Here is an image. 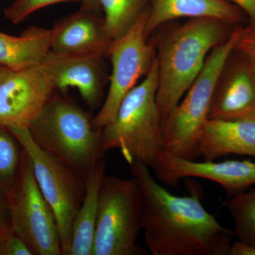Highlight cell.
Listing matches in <instances>:
<instances>
[{
    "mask_svg": "<svg viewBox=\"0 0 255 255\" xmlns=\"http://www.w3.org/2000/svg\"><path fill=\"white\" fill-rule=\"evenodd\" d=\"M130 166L141 190L142 230L152 255H230L233 233L206 211L199 191L174 195L147 166Z\"/></svg>",
    "mask_w": 255,
    "mask_h": 255,
    "instance_id": "1",
    "label": "cell"
},
{
    "mask_svg": "<svg viewBox=\"0 0 255 255\" xmlns=\"http://www.w3.org/2000/svg\"><path fill=\"white\" fill-rule=\"evenodd\" d=\"M228 25L214 18H192L161 42L156 55V98L162 123L201 73L210 53L233 31L228 32Z\"/></svg>",
    "mask_w": 255,
    "mask_h": 255,
    "instance_id": "2",
    "label": "cell"
},
{
    "mask_svg": "<svg viewBox=\"0 0 255 255\" xmlns=\"http://www.w3.org/2000/svg\"><path fill=\"white\" fill-rule=\"evenodd\" d=\"M157 83L155 59L145 78L124 97L114 118L102 129L104 153L117 149L129 165H153L163 150L162 119L156 98Z\"/></svg>",
    "mask_w": 255,
    "mask_h": 255,
    "instance_id": "3",
    "label": "cell"
},
{
    "mask_svg": "<svg viewBox=\"0 0 255 255\" xmlns=\"http://www.w3.org/2000/svg\"><path fill=\"white\" fill-rule=\"evenodd\" d=\"M28 129L43 150L85 183L104 157L102 130L85 111L62 97L53 96Z\"/></svg>",
    "mask_w": 255,
    "mask_h": 255,
    "instance_id": "4",
    "label": "cell"
},
{
    "mask_svg": "<svg viewBox=\"0 0 255 255\" xmlns=\"http://www.w3.org/2000/svg\"><path fill=\"white\" fill-rule=\"evenodd\" d=\"M241 27H236L226 40L215 47L185 95L162 123L163 150L182 158L201 157L199 139L209 119L216 85L223 68L233 53Z\"/></svg>",
    "mask_w": 255,
    "mask_h": 255,
    "instance_id": "5",
    "label": "cell"
},
{
    "mask_svg": "<svg viewBox=\"0 0 255 255\" xmlns=\"http://www.w3.org/2000/svg\"><path fill=\"white\" fill-rule=\"evenodd\" d=\"M142 194L135 178L105 176L99 193L92 255H131L142 230Z\"/></svg>",
    "mask_w": 255,
    "mask_h": 255,
    "instance_id": "6",
    "label": "cell"
},
{
    "mask_svg": "<svg viewBox=\"0 0 255 255\" xmlns=\"http://www.w3.org/2000/svg\"><path fill=\"white\" fill-rule=\"evenodd\" d=\"M31 159L38 187L55 215L62 255H69L72 228L85 197L86 183L41 148L28 128H8Z\"/></svg>",
    "mask_w": 255,
    "mask_h": 255,
    "instance_id": "7",
    "label": "cell"
},
{
    "mask_svg": "<svg viewBox=\"0 0 255 255\" xmlns=\"http://www.w3.org/2000/svg\"><path fill=\"white\" fill-rule=\"evenodd\" d=\"M11 230L33 255H61L59 230L53 210L33 173L31 159L23 148L16 185L7 194Z\"/></svg>",
    "mask_w": 255,
    "mask_h": 255,
    "instance_id": "8",
    "label": "cell"
},
{
    "mask_svg": "<svg viewBox=\"0 0 255 255\" xmlns=\"http://www.w3.org/2000/svg\"><path fill=\"white\" fill-rule=\"evenodd\" d=\"M143 13L122 36L112 41L107 54L112 63L110 88L102 108L92 119V125L102 130L114 118L124 97L150 71L156 59L153 48L147 42Z\"/></svg>",
    "mask_w": 255,
    "mask_h": 255,
    "instance_id": "9",
    "label": "cell"
},
{
    "mask_svg": "<svg viewBox=\"0 0 255 255\" xmlns=\"http://www.w3.org/2000/svg\"><path fill=\"white\" fill-rule=\"evenodd\" d=\"M151 167L166 185L173 187L183 179L201 178L219 184L231 197L255 184V162L251 160L197 162L162 150Z\"/></svg>",
    "mask_w": 255,
    "mask_h": 255,
    "instance_id": "10",
    "label": "cell"
},
{
    "mask_svg": "<svg viewBox=\"0 0 255 255\" xmlns=\"http://www.w3.org/2000/svg\"><path fill=\"white\" fill-rule=\"evenodd\" d=\"M55 90L41 64L11 71L0 83V125L28 128Z\"/></svg>",
    "mask_w": 255,
    "mask_h": 255,
    "instance_id": "11",
    "label": "cell"
},
{
    "mask_svg": "<svg viewBox=\"0 0 255 255\" xmlns=\"http://www.w3.org/2000/svg\"><path fill=\"white\" fill-rule=\"evenodd\" d=\"M236 53L235 56L233 53L230 56L220 76L209 119L236 120L255 117V73L248 60Z\"/></svg>",
    "mask_w": 255,
    "mask_h": 255,
    "instance_id": "12",
    "label": "cell"
},
{
    "mask_svg": "<svg viewBox=\"0 0 255 255\" xmlns=\"http://www.w3.org/2000/svg\"><path fill=\"white\" fill-rule=\"evenodd\" d=\"M103 56L95 54H62L49 51L41 65L55 90L75 88L90 107L100 102L105 84Z\"/></svg>",
    "mask_w": 255,
    "mask_h": 255,
    "instance_id": "13",
    "label": "cell"
},
{
    "mask_svg": "<svg viewBox=\"0 0 255 255\" xmlns=\"http://www.w3.org/2000/svg\"><path fill=\"white\" fill-rule=\"evenodd\" d=\"M85 9L64 18L50 29V51L62 54L108 53L112 40L107 35L104 19Z\"/></svg>",
    "mask_w": 255,
    "mask_h": 255,
    "instance_id": "14",
    "label": "cell"
},
{
    "mask_svg": "<svg viewBox=\"0 0 255 255\" xmlns=\"http://www.w3.org/2000/svg\"><path fill=\"white\" fill-rule=\"evenodd\" d=\"M199 147L204 160L230 155L255 157V117L208 119L201 130Z\"/></svg>",
    "mask_w": 255,
    "mask_h": 255,
    "instance_id": "15",
    "label": "cell"
},
{
    "mask_svg": "<svg viewBox=\"0 0 255 255\" xmlns=\"http://www.w3.org/2000/svg\"><path fill=\"white\" fill-rule=\"evenodd\" d=\"M243 11L227 0H151L145 34L148 36L163 23L179 18H214L228 25L238 24Z\"/></svg>",
    "mask_w": 255,
    "mask_h": 255,
    "instance_id": "16",
    "label": "cell"
},
{
    "mask_svg": "<svg viewBox=\"0 0 255 255\" xmlns=\"http://www.w3.org/2000/svg\"><path fill=\"white\" fill-rule=\"evenodd\" d=\"M50 34L36 26L18 36L0 32V65L16 71L40 65L50 50Z\"/></svg>",
    "mask_w": 255,
    "mask_h": 255,
    "instance_id": "17",
    "label": "cell"
},
{
    "mask_svg": "<svg viewBox=\"0 0 255 255\" xmlns=\"http://www.w3.org/2000/svg\"><path fill=\"white\" fill-rule=\"evenodd\" d=\"M106 160L100 159L86 182L85 197L72 228L71 246L69 255H92L97 223L99 193L105 176Z\"/></svg>",
    "mask_w": 255,
    "mask_h": 255,
    "instance_id": "18",
    "label": "cell"
},
{
    "mask_svg": "<svg viewBox=\"0 0 255 255\" xmlns=\"http://www.w3.org/2000/svg\"><path fill=\"white\" fill-rule=\"evenodd\" d=\"M105 13V27L111 40L122 36L145 11L148 0H98Z\"/></svg>",
    "mask_w": 255,
    "mask_h": 255,
    "instance_id": "19",
    "label": "cell"
},
{
    "mask_svg": "<svg viewBox=\"0 0 255 255\" xmlns=\"http://www.w3.org/2000/svg\"><path fill=\"white\" fill-rule=\"evenodd\" d=\"M226 207L234 223L238 242L255 246V188H250L228 201Z\"/></svg>",
    "mask_w": 255,
    "mask_h": 255,
    "instance_id": "20",
    "label": "cell"
},
{
    "mask_svg": "<svg viewBox=\"0 0 255 255\" xmlns=\"http://www.w3.org/2000/svg\"><path fill=\"white\" fill-rule=\"evenodd\" d=\"M23 147L8 128L0 125V189L8 194L16 185Z\"/></svg>",
    "mask_w": 255,
    "mask_h": 255,
    "instance_id": "21",
    "label": "cell"
},
{
    "mask_svg": "<svg viewBox=\"0 0 255 255\" xmlns=\"http://www.w3.org/2000/svg\"><path fill=\"white\" fill-rule=\"evenodd\" d=\"M82 0H15L4 9L5 17L11 23L17 24L37 10L65 1H76Z\"/></svg>",
    "mask_w": 255,
    "mask_h": 255,
    "instance_id": "22",
    "label": "cell"
},
{
    "mask_svg": "<svg viewBox=\"0 0 255 255\" xmlns=\"http://www.w3.org/2000/svg\"><path fill=\"white\" fill-rule=\"evenodd\" d=\"M235 50L241 53L255 73V28H242L241 34L236 42Z\"/></svg>",
    "mask_w": 255,
    "mask_h": 255,
    "instance_id": "23",
    "label": "cell"
},
{
    "mask_svg": "<svg viewBox=\"0 0 255 255\" xmlns=\"http://www.w3.org/2000/svg\"><path fill=\"white\" fill-rule=\"evenodd\" d=\"M0 255H33L28 246L18 236L11 231L1 237Z\"/></svg>",
    "mask_w": 255,
    "mask_h": 255,
    "instance_id": "24",
    "label": "cell"
},
{
    "mask_svg": "<svg viewBox=\"0 0 255 255\" xmlns=\"http://www.w3.org/2000/svg\"><path fill=\"white\" fill-rule=\"evenodd\" d=\"M0 227L2 231V236L11 232L9 211V201L4 191L0 189Z\"/></svg>",
    "mask_w": 255,
    "mask_h": 255,
    "instance_id": "25",
    "label": "cell"
},
{
    "mask_svg": "<svg viewBox=\"0 0 255 255\" xmlns=\"http://www.w3.org/2000/svg\"><path fill=\"white\" fill-rule=\"evenodd\" d=\"M237 6L248 16L251 26L255 28V0H227Z\"/></svg>",
    "mask_w": 255,
    "mask_h": 255,
    "instance_id": "26",
    "label": "cell"
},
{
    "mask_svg": "<svg viewBox=\"0 0 255 255\" xmlns=\"http://www.w3.org/2000/svg\"><path fill=\"white\" fill-rule=\"evenodd\" d=\"M230 255H255V246H246L240 242H233Z\"/></svg>",
    "mask_w": 255,
    "mask_h": 255,
    "instance_id": "27",
    "label": "cell"
},
{
    "mask_svg": "<svg viewBox=\"0 0 255 255\" xmlns=\"http://www.w3.org/2000/svg\"><path fill=\"white\" fill-rule=\"evenodd\" d=\"M82 1L83 2V8L90 11H97L100 7L98 0H82Z\"/></svg>",
    "mask_w": 255,
    "mask_h": 255,
    "instance_id": "28",
    "label": "cell"
},
{
    "mask_svg": "<svg viewBox=\"0 0 255 255\" xmlns=\"http://www.w3.org/2000/svg\"><path fill=\"white\" fill-rule=\"evenodd\" d=\"M12 70L0 65V83Z\"/></svg>",
    "mask_w": 255,
    "mask_h": 255,
    "instance_id": "29",
    "label": "cell"
},
{
    "mask_svg": "<svg viewBox=\"0 0 255 255\" xmlns=\"http://www.w3.org/2000/svg\"><path fill=\"white\" fill-rule=\"evenodd\" d=\"M1 237H2V231H1V228L0 227V241H1Z\"/></svg>",
    "mask_w": 255,
    "mask_h": 255,
    "instance_id": "30",
    "label": "cell"
}]
</instances>
